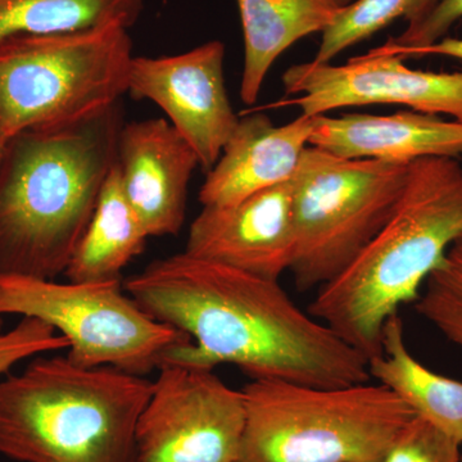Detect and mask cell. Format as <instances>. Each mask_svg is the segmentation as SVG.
Masks as SVG:
<instances>
[{
    "label": "cell",
    "instance_id": "obj_1",
    "mask_svg": "<svg viewBox=\"0 0 462 462\" xmlns=\"http://www.w3.org/2000/svg\"><path fill=\"white\" fill-rule=\"evenodd\" d=\"M123 282L152 318L189 336L190 345L173 349L165 364H231L251 380L316 388L372 379L366 358L298 307L279 281L182 252Z\"/></svg>",
    "mask_w": 462,
    "mask_h": 462
},
{
    "label": "cell",
    "instance_id": "obj_2",
    "mask_svg": "<svg viewBox=\"0 0 462 462\" xmlns=\"http://www.w3.org/2000/svg\"><path fill=\"white\" fill-rule=\"evenodd\" d=\"M123 103L8 139L0 161V273L65 275L114 169Z\"/></svg>",
    "mask_w": 462,
    "mask_h": 462
},
{
    "label": "cell",
    "instance_id": "obj_3",
    "mask_svg": "<svg viewBox=\"0 0 462 462\" xmlns=\"http://www.w3.org/2000/svg\"><path fill=\"white\" fill-rule=\"evenodd\" d=\"M462 236V166L456 158L410 163L393 214L354 263L316 291L307 311L366 358L383 354V328Z\"/></svg>",
    "mask_w": 462,
    "mask_h": 462
},
{
    "label": "cell",
    "instance_id": "obj_4",
    "mask_svg": "<svg viewBox=\"0 0 462 462\" xmlns=\"http://www.w3.org/2000/svg\"><path fill=\"white\" fill-rule=\"evenodd\" d=\"M151 380L36 357L0 380V455L18 462H139Z\"/></svg>",
    "mask_w": 462,
    "mask_h": 462
},
{
    "label": "cell",
    "instance_id": "obj_5",
    "mask_svg": "<svg viewBox=\"0 0 462 462\" xmlns=\"http://www.w3.org/2000/svg\"><path fill=\"white\" fill-rule=\"evenodd\" d=\"M242 391L245 430L234 462H382L416 416L379 383L316 388L251 380Z\"/></svg>",
    "mask_w": 462,
    "mask_h": 462
},
{
    "label": "cell",
    "instance_id": "obj_6",
    "mask_svg": "<svg viewBox=\"0 0 462 462\" xmlns=\"http://www.w3.org/2000/svg\"><path fill=\"white\" fill-rule=\"evenodd\" d=\"M130 27L120 21L0 41V130L79 123L121 102L133 62Z\"/></svg>",
    "mask_w": 462,
    "mask_h": 462
},
{
    "label": "cell",
    "instance_id": "obj_7",
    "mask_svg": "<svg viewBox=\"0 0 462 462\" xmlns=\"http://www.w3.org/2000/svg\"><path fill=\"white\" fill-rule=\"evenodd\" d=\"M410 165L346 160L311 147L293 182L298 291H318L340 275L387 224Z\"/></svg>",
    "mask_w": 462,
    "mask_h": 462
},
{
    "label": "cell",
    "instance_id": "obj_8",
    "mask_svg": "<svg viewBox=\"0 0 462 462\" xmlns=\"http://www.w3.org/2000/svg\"><path fill=\"white\" fill-rule=\"evenodd\" d=\"M123 282H60L0 273V318L18 315L47 322L67 340L66 357L78 366L145 376L191 339L152 318Z\"/></svg>",
    "mask_w": 462,
    "mask_h": 462
},
{
    "label": "cell",
    "instance_id": "obj_9",
    "mask_svg": "<svg viewBox=\"0 0 462 462\" xmlns=\"http://www.w3.org/2000/svg\"><path fill=\"white\" fill-rule=\"evenodd\" d=\"M214 369L165 364L136 425L139 462H234L245 422L242 389Z\"/></svg>",
    "mask_w": 462,
    "mask_h": 462
},
{
    "label": "cell",
    "instance_id": "obj_10",
    "mask_svg": "<svg viewBox=\"0 0 462 462\" xmlns=\"http://www.w3.org/2000/svg\"><path fill=\"white\" fill-rule=\"evenodd\" d=\"M404 58L367 51L346 65L314 60L289 67L282 74V98L263 108L297 107L315 117L346 107L406 106L428 115L451 116L462 123V69L433 72L406 66Z\"/></svg>",
    "mask_w": 462,
    "mask_h": 462
},
{
    "label": "cell",
    "instance_id": "obj_11",
    "mask_svg": "<svg viewBox=\"0 0 462 462\" xmlns=\"http://www.w3.org/2000/svg\"><path fill=\"white\" fill-rule=\"evenodd\" d=\"M225 45L211 41L176 56L134 57L127 93L156 103L207 172L239 123L225 84Z\"/></svg>",
    "mask_w": 462,
    "mask_h": 462
},
{
    "label": "cell",
    "instance_id": "obj_12",
    "mask_svg": "<svg viewBox=\"0 0 462 462\" xmlns=\"http://www.w3.org/2000/svg\"><path fill=\"white\" fill-rule=\"evenodd\" d=\"M296 251L293 182H282L229 206H203L188 233L191 256L279 281Z\"/></svg>",
    "mask_w": 462,
    "mask_h": 462
},
{
    "label": "cell",
    "instance_id": "obj_13",
    "mask_svg": "<svg viewBox=\"0 0 462 462\" xmlns=\"http://www.w3.org/2000/svg\"><path fill=\"white\" fill-rule=\"evenodd\" d=\"M199 156L165 118L125 124L116 169L125 197L149 236H178Z\"/></svg>",
    "mask_w": 462,
    "mask_h": 462
},
{
    "label": "cell",
    "instance_id": "obj_14",
    "mask_svg": "<svg viewBox=\"0 0 462 462\" xmlns=\"http://www.w3.org/2000/svg\"><path fill=\"white\" fill-rule=\"evenodd\" d=\"M315 117L300 115L276 126L263 112L239 118L236 130L199 190L202 206H229L296 175L310 147Z\"/></svg>",
    "mask_w": 462,
    "mask_h": 462
},
{
    "label": "cell",
    "instance_id": "obj_15",
    "mask_svg": "<svg viewBox=\"0 0 462 462\" xmlns=\"http://www.w3.org/2000/svg\"><path fill=\"white\" fill-rule=\"evenodd\" d=\"M311 147L346 160L410 165L462 154V123L416 111L394 115L315 116Z\"/></svg>",
    "mask_w": 462,
    "mask_h": 462
},
{
    "label": "cell",
    "instance_id": "obj_16",
    "mask_svg": "<svg viewBox=\"0 0 462 462\" xmlns=\"http://www.w3.org/2000/svg\"><path fill=\"white\" fill-rule=\"evenodd\" d=\"M245 38L240 98L257 102L275 60L294 42L324 32L342 11L336 0H236Z\"/></svg>",
    "mask_w": 462,
    "mask_h": 462
},
{
    "label": "cell",
    "instance_id": "obj_17",
    "mask_svg": "<svg viewBox=\"0 0 462 462\" xmlns=\"http://www.w3.org/2000/svg\"><path fill=\"white\" fill-rule=\"evenodd\" d=\"M382 345L383 354L367 363L370 378L461 446L462 383L431 372L410 354L400 312L385 321Z\"/></svg>",
    "mask_w": 462,
    "mask_h": 462
},
{
    "label": "cell",
    "instance_id": "obj_18",
    "mask_svg": "<svg viewBox=\"0 0 462 462\" xmlns=\"http://www.w3.org/2000/svg\"><path fill=\"white\" fill-rule=\"evenodd\" d=\"M148 238L125 197L115 162L65 276L75 282L124 281V270L144 252Z\"/></svg>",
    "mask_w": 462,
    "mask_h": 462
},
{
    "label": "cell",
    "instance_id": "obj_19",
    "mask_svg": "<svg viewBox=\"0 0 462 462\" xmlns=\"http://www.w3.org/2000/svg\"><path fill=\"white\" fill-rule=\"evenodd\" d=\"M144 0H0V41L23 33L75 32L120 21L132 29Z\"/></svg>",
    "mask_w": 462,
    "mask_h": 462
},
{
    "label": "cell",
    "instance_id": "obj_20",
    "mask_svg": "<svg viewBox=\"0 0 462 462\" xmlns=\"http://www.w3.org/2000/svg\"><path fill=\"white\" fill-rule=\"evenodd\" d=\"M436 0H356L346 5L324 32L314 58L331 63L338 54L403 18L407 23L421 17Z\"/></svg>",
    "mask_w": 462,
    "mask_h": 462
},
{
    "label": "cell",
    "instance_id": "obj_21",
    "mask_svg": "<svg viewBox=\"0 0 462 462\" xmlns=\"http://www.w3.org/2000/svg\"><path fill=\"white\" fill-rule=\"evenodd\" d=\"M415 310L462 349V236L428 276L424 291L415 300Z\"/></svg>",
    "mask_w": 462,
    "mask_h": 462
},
{
    "label": "cell",
    "instance_id": "obj_22",
    "mask_svg": "<svg viewBox=\"0 0 462 462\" xmlns=\"http://www.w3.org/2000/svg\"><path fill=\"white\" fill-rule=\"evenodd\" d=\"M382 462H461L460 445L415 416L398 434Z\"/></svg>",
    "mask_w": 462,
    "mask_h": 462
},
{
    "label": "cell",
    "instance_id": "obj_23",
    "mask_svg": "<svg viewBox=\"0 0 462 462\" xmlns=\"http://www.w3.org/2000/svg\"><path fill=\"white\" fill-rule=\"evenodd\" d=\"M461 18L462 0H436L421 17L407 23L401 35L370 51L402 56L406 51L420 50L446 38L447 32Z\"/></svg>",
    "mask_w": 462,
    "mask_h": 462
},
{
    "label": "cell",
    "instance_id": "obj_24",
    "mask_svg": "<svg viewBox=\"0 0 462 462\" xmlns=\"http://www.w3.org/2000/svg\"><path fill=\"white\" fill-rule=\"evenodd\" d=\"M67 348V340L47 322L23 318L16 327L0 333V376L27 358Z\"/></svg>",
    "mask_w": 462,
    "mask_h": 462
},
{
    "label": "cell",
    "instance_id": "obj_25",
    "mask_svg": "<svg viewBox=\"0 0 462 462\" xmlns=\"http://www.w3.org/2000/svg\"><path fill=\"white\" fill-rule=\"evenodd\" d=\"M425 56L451 57L462 60V38H443L439 42H434V44L420 48V50L406 51L401 57Z\"/></svg>",
    "mask_w": 462,
    "mask_h": 462
},
{
    "label": "cell",
    "instance_id": "obj_26",
    "mask_svg": "<svg viewBox=\"0 0 462 462\" xmlns=\"http://www.w3.org/2000/svg\"><path fill=\"white\" fill-rule=\"evenodd\" d=\"M8 139L5 138V134L0 130V161H2L3 153H5V145H7Z\"/></svg>",
    "mask_w": 462,
    "mask_h": 462
},
{
    "label": "cell",
    "instance_id": "obj_27",
    "mask_svg": "<svg viewBox=\"0 0 462 462\" xmlns=\"http://www.w3.org/2000/svg\"><path fill=\"white\" fill-rule=\"evenodd\" d=\"M336 2L342 5V7H346V5H351L354 0H336Z\"/></svg>",
    "mask_w": 462,
    "mask_h": 462
},
{
    "label": "cell",
    "instance_id": "obj_28",
    "mask_svg": "<svg viewBox=\"0 0 462 462\" xmlns=\"http://www.w3.org/2000/svg\"><path fill=\"white\" fill-rule=\"evenodd\" d=\"M2 325H3V321H2V318H0V329H2Z\"/></svg>",
    "mask_w": 462,
    "mask_h": 462
},
{
    "label": "cell",
    "instance_id": "obj_29",
    "mask_svg": "<svg viewBox=\"0 0 462 462\" xmlns=\"http://www.w3.org/2000/svg\"><path fill=\"white\" fill-rule=\"evenodd\" d=\"M461 462H462V455H461Z\"/></svg>",
    "mask_w": 462,
    "mask_h": 462
}]
</instances>
